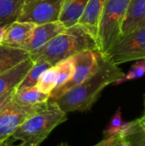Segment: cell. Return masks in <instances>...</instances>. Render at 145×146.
<instances>
[{
  "mask_svg": "<svg viewBox=\"0 0 145 146\" xmlns=\"http://www.w3.org/2000/svg\"><path fill=\"white\" fill-rule=\"evenodd\" d=\"M118 65L101 54L97 70L84 82L70 89L53 101L66 114L74 111H87L99 98L102 92L110 84L124 76Z\"/></svg>",
  "mask_w": 145,
  "mask_h": 146,
  "instance_id": "cell-1",
  "label": "cell"
},
{
  "mask_svg": "<svg viewBox=\"0 0 145 146\" xmlns=\"http://www.w3.org/2000/svg\"><path fill=\"white\" fill-rule=\"evenodd\" d=\"M85 50H98V45L83 27L76 24L57 34L40 50L31 54L30 57L33 61L43 59L54 66L58 62Z\"/></svg>",
  "mask_w": 145,
  "mask_h": 146,
  "instance_id": "cell-2",
  "label": "cell"
},
{
  "mask_svg": "<svg viewBox=\"0 0 145 146\" xmlns=\"http://www.w3.org/2000/svg\"><path fill=\"white\" fill-rule=\"evenodd\" d=\"M66 120L67 114L55 102L49 100L41 110L27 118L11 138L21 141L22 146H38Z\"/></svg>",
  "mask_w": 145,
  "mask_h": 146,
  "instance_id": "cell-3",
  "label": "cell"
},
{
  "mask_svg": "<svg viewBox=\"0 0 145 146\" xmlns=\"http://www.w3.org/2000/svg\"><path fill=\"white\" fill-rule=\"evenodd\" d=\"M130 0H106L98 25V51L104 55L121 38L122 21Z\"/></svg>",
  "mask_w": 145,
  "mask_h": 146,
  "instance_id": "cell-4",
  "label": "cell"
},
{
  "mask_svg": "<svg viewBox=\"0 0 145 146\" xmlns=\"http://www.w3.org/2000/svg\"><path fill=\"white\" fill-rule=\"evenodd\" d=\"M101 53L98 50H85L72 56L74 69L72 78L63 86L50 93V100L55 101L70 89L79 86L88 79L97 68Z\"/></svg>",
  "mask_w": 145,
  "mask_h": 146,
  "instance_id": "cell-5",
  "label": "cell"
},
{
  "mask_svg": "<svg viewBox=\"0 0 145 146\" xmlns=\"http://www.w3.org/2000/svg\"><path fill=\"white\" fill-rule=\"evenodd\" d=\"M104 56L118 66L145 59V27L121 37Z\"/></svg>",
  "mask_w": 145,
  "mask_h": 146,
  "instance_id": "cell-6",
  "label": "cell"
},
{
  "mask_svg": "<svg viewBox=\"0 0 145 146\" xmlns=\"http://www.w3.org/2000/svg\"><path fill=\"white\" fill-rule=\"evenodd\" d=\"M63 0H24L16 21L35 25L58 21Z\"/></svg>",
  "mask_w": 145,
  "mask_h": 146,
  "instance_id": "cell-7",
  "label": "cell"
},
{
  "mask_svg": "<svg viewBox=\"0 0 145 146\" xmlns=\"http://www.w3.org/2000/svg\"><path fill=\"white\" fill-rule=\"evenodd\" d=\"M45 104L28 106L19 104L12 98L0 114V143L9 140L16 129L27 118L41 110Z\"/></svg>",
  "mask_w": 145,
  "mask_h": 146,
  "instance_id": "cell-8",
  "label": "cell"
},
{
  "mask_svg": "<svg viewBox=\"0 0 145 146\" xmlns=\"http://www.w3.org/2000/svg\"><path fill=\"white\" fill-rule=\"evenodd\" d=\"M65 29L66 27L59 21L35 25L27 39L19 47V49H22L31 55L40 50Z\"/></svg>",
  "mask_w": 145,
  "mask_h": 146,
  "instance_id": "cell-9",
  "label": "cell"
},
{
  "mask_svg": "<svg viewBox=\"0 0 145 146\" xmlns=\"http://www.w3.org/2000/svg\"><path fill=\"white\" fill-rule=\"evenodd\" d=\"M143 27H145V0H130L122 21L121 37Z\"/></svg>",
  "mask_w": 145,
  "mask_h": 146,
  "instance_id": "cell-10",
  "label": "cell"
},
{
  "mask_svg": "<svg viewBox=\"0 0 145 146\" xmlns=\"http://www.w3.org/2000/svg\"><path fill=\"white\" fill-rule=\"evenodd\" d=\"M106 0H89L78 24L83 27L97 44L98 25Z\"/></svg>",
  "mask_w": 145,
  "mask_h": 146,
  "instance_id": "cell-11",
  "label": "cell"
},
{
  "mask_svg": "<svg viewBox=\"0 0 145 146\" xmlns=\"http://www.w3.org/2000/svg\"><path fill=\"white\" fill-rule=\"evenodd\" d=\"M34 61L29 57L17 66L0 74V96L16 88L31 69Z\"/></svg>",
  "mask_w": 145,
  "mask_h": 146,
  "instance_id": "cell-12",
  "label": "cell"
},
{
  "mask_svg": "<svg viewBox=\"0 0 145 146\" xmlns=\"http://www.w3.org/2000/svg\"><path fill=\"white\" fill-rule=\"evenodd\" d=\"M35 24L15 21L8 26L3 44L19 48L29 37Z\"/></svg>",
  "mask_w": 145,
  "mask_h": 146,
  "instance_id": "cell-13",
  "label": "cell"
},
{
  "mask_svg": "<svg viewBox=\"0 0 145 146\" xmlns=\"http://www.w3.org/2000/svg\"><path fill=\"white\" fill-rule=\"evenodd\" d=\"M89 0H63L58 21L66 27L78 24Z\"/></svg>",
  "mask_w": 145,
  "mask_h": 146,
  "instance_id": "cell-14",
  "label": "cell"
},
{
  "mask_svg": "<svg viewBox=\"0 0 145 146\" xmlns=\"http://www.w3.org/2000/svg\"><path fill=\"white\" fill-rule=\"evenodd\" d=\"M30 54L19 48L0 44V74L28 59Z\"/></svg>",
  "mask_w": 145,
  "mask_h": 146,
  "instance_id": "cell-15",
  "label": "cell"
},
{
  "mask_svg": "<svg viewBox=\"0 0 145 146\" xmlns=\"http://www.w3.org/2000/svg\"><path fill=\"white\" fill-rule=\"evenodd\" d=\"M13 98L19 104L33 106L47 103L50 100V94L38 91L36 86H32L21 90H15Z\"/></svg>",
  "mask_w": 145,
  "mask_h": 146,
  "instance_id": "cell-16",
  "label": "cell"
},
{
  "mask_svg": "<svg viewBox=\"0 0 145 146\" xmlns=\"http://www.w3.org/2000/svg\"><path fill=\"white\" fill-rule=\"evenodd\" d=\"M24 0H0V27L16 21Z\"/></svg>",
  "mask_w": 145,
  "mask_h": 146,
  "instance_id": "cell-17",
  "label": "cell"
},
{
  "mask_svg": "<svg viewBox=\"0 0 145 146\" xmlns=\"http://www.w3.org/2000/svg\"><path fill=\"white\" fill-rule=\"evenodd\" d=\"M51 67H53V66H51L49 62H47L46 61H44L43 59L38 58L37 60H35L32 67L28 71V73L26 74L25 78L22 80V81L15 88V90H21V89H24V88H27V87L35 86L40 74L44 71H45L46 69H48Z\"/></svg>",
  "mask_w": 145,
  "mask_h": 146,
  "instance_id": "cell-18",
  "label": "cell"
},
{
  "mask_svg": "<svg viewBox=\"0 0 145 146\" xmlns=\"http://www.w3.org/2000/svg\"><path fill=\"white\" fill-rule=\"evenodd\" d=\"M56 82H57V74L53 66L46 69L40 74L35 86L38 88V91L44 93L50 94L56 88Z\"/></svg>",
  "mask_w": 145,
  "mask_h": 146,
  "instance_id": "cell-19",
  "label": "cell"
},
{
  "mask_svg": "<svg viewBox=\"0 0 145 146\" xmlns=\"http://www.w3.org/2000/svg\"><path fill=\"white\" fill-rule=\"evenodd\" d=\"M54 68L57 74V82H56V86L55 88L56 89L66 84L72 78L74 66L72 58L69 57L58 62L56 65H54Z\"/></svg>",
  "mask_w": 145,
  "mask_h": 146,
  "instance_id": "cell-20",
  "label": "cell"
},
{
  "mask_svg": "<svg viewBox=\"0 0 145 146\" xmlns=\"http://www.w3.org/2000/svg\"><path fill=\"white\" fill-rule=\"evenodd\" d=\"M145 74V59L142 60H138L131 67V69L129 72L126 74H124L123 77L120 78L117 80L114 85L118 86L121 83L126 82V81H131L133 80H137L139 78H142Z\"/></svg>",
  "mask_w": 145,
  "mask_h": 146,
  "instance_id": "cell-21",
  "label": "cell"
},
{
  "mask_svg": "<svg viewBox=\"0 0 145 146\" xmlns=\"http://www.w3.org/2000/svg\"><path fill=\"white\" fill-rule=\"evenodd\" d=\"M123 123L124 121L121 115V109L119 108L104 131V139H109L117 135L120 133Z\"/></svg>",
  "mask_w": 145,
  "mask_h": 146,
  "instance_id": "cell-22",
  "label": "cell"
},
{
  "mask_svg": "<svg viewBox=\"0 0 145 146\" xmlns=\"http://www.w3.org/2000/svg\"><path fill=\"white\" fill-rule=\"evenodd\" d=\"M130 146H145V131L143 129L125 138Z\"/></svg>",
  "mask_w": 145,
  "mask_h": 146,
  "instance_id": "cell-23",
  "label": "cell"
},
{
  "mask_svg": "<svg viewBox=\"0 0 145 146\" xmlns=\"http://www.w3.org/2000/svg\"><path fill=\"white\" fill-rule=\"evenodd\" d=\"M15 92V88L7 92L3 95L0 96V114L3 111V110L6 108V106L9 104V103L12 100L14 94Z\"/></svg>",
  "mask_w": 145,
  "mask_h": 146,
  "instance_id": "cell-24",
  "label": "cell"
},
{
  "mask_svg": "<svg viewBox=\"0 0 145 146\" xmlns=\"http://www.w3.org/2000/svg\"><path fill=\"white\" fill-rule=\"evenodd\" d=\"M121 139H122V138L119 134H117L114 137H111L109 139H104L103 140H102L101 142H99L98 144H97L94 146H116Z\"/></svg>",
  "mask_w": 145,
  "mask_h": 146,
  "instance_id": "cell-25",
  "label": "cell"
},
{
  "mask_svg": "<svg viewBox=\"0 0 145 146\" xmlns=\"http://www.w3.org/2000/svg\"><path fill=\"white\" fill-rule=\"evenodd\" d=\"M9 25H5V26H1L0 27V44L3 43V38L5 37L6 32H7V28H8Z\"/></svg>",
  "mask_w": 145,
  "mask_h": 146,
  "instance_id": "cell-26",
  "label": "cell"
},
{
  "mask_svg": "<svg viewBox=\"0 0 145 146\" xmlns=\"http://www.w3.org/2000/svg\"><path fill=\"white\" fill-rule=\"evenodd\" d=\"M138 120H139V123H140V126H141V127H142V129L145 131V116H142V117H140V118H138Z\"/></svg>",
  "mask_w": 145,
  "mask_h": 146,
  "instance_id": "cell-27",
  "label": "cell"
},
{
  "mask_svg": "<svg viewBox=\"0 0 145 146\" xmlns=\"http://www.w3.org/2000/svg\"><path fill=\"white\" fill-rule=\"evenodd\" d=\"M116 146H130V145H129L128 142H127L125 139H122L118 143V145H117Z\"/></svg>",
  "mask_w": 145,
  "mask_h": 146,
  "instance_id": "cell-28",
  "label": "cell"
},
{
  "mask_svg": "<svg viewBox=\"0 0 145 146\" xmlns=\"http://www.w3.org/2000/svg\"><path fill=\"white\" fill-rule=\"evenodd\" d=\"M10 145V143L7 140V141H4V142H2L0 143V146H9Z\"/></svg>",
  "mask_w": 145,
  "mask_h": 146,
  "instance_id": "cell-29",
  "label": "cell"
},
{
  "mask_svg": "<svg viewBox=\"0 0 145 146\" xmlns=\"http://www.w3.org/2000/svg\"><path fill=\"white\" fill-rule=\"evenodd\" d=\"M144 116H145V94L144 95Z\"/></svg>",
  "mask_w": 145,
  "mask_h": 146,
  "instance_id": "cell-30",
  "label": "cell"
},
{
  "mask_svg": "<svg viewBox=\"0 0 145 146\" xmlns=\"http://www.w3.org/2000/svg\"><path fill=\"white\" fill-rule=\"evenodd\" d=\"M58 146H68V145L67 143H61Z\"/></svg>",
  "mask_w": 145,
  "mask_h": 146,
  "instance_id": "cell-31",
  "label": "cell"
},
{
  "mask_svg": "<svg viewBox=\"0 0 145 146\" xmlns=\"http://www.w3.org/2000/svg\"><path fill=\"white\" fill-rule=\"evenodd\" d=\"M9 146H11V145H9ZM16 146H22L21 145H16Z\"/></svg>",
  "mask_w": 145,
  "mask_h": 146,
  "instance_id": "cell-32",
  "label": "cell"
}]
</instances>
